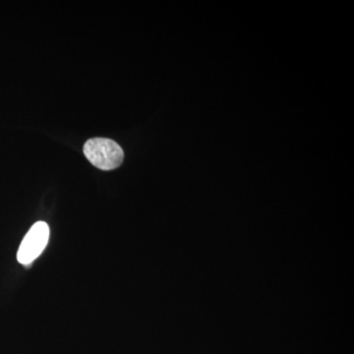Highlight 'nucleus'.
<instances>
[{"label":"nucleus","instance_id":"1","mask_svg":"<svg viewBox=\"0 0 354 354\" xmlns=\"http://www.w3.org/2000/svg\"><path fill=\"white\" fill-rule=\"evenodd\" d=\"M84 155L88 162L102 171H111L122 164L124 153L115 141L106 138L88 140L84 145Z\"/></svg>","mask_w":354,"mask_h":354},{"label":"nucleus","instance_id":"2","mask_svg":"<svg viewBox=\"0 0 354 354\" xmlns=\"http://www.w3.org/2000/svg\"><path fill=\"white\" fill-rule=\"evenodd\" d=\"M50 232V227L44 221L35 223L21 242L17 253L18 262L25 267L31 265L48 245Z\"/></svg>","mask_w":354,"mask_h":354}]
</instances>
